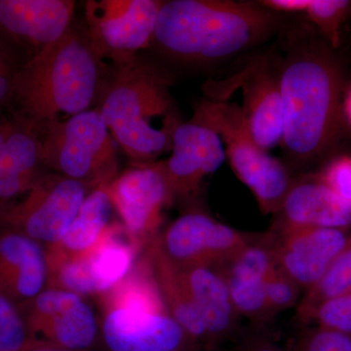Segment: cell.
<instances>
[{"label":"cell","mask_w":351,"mask_h":351,"mask_svg":"<svg viewBox=\"0 0 351 351\" xmlns=\"http://www.w3.org/2000/svg\"><path fill=\"white\" fill-rule=\"evenodd\" d=\"M112 71L86 29L73 24L59 40L16 69L9 106L14 119L38 132L61 113L87 112L98 105Z\"/></svg>","instance_id":"obj_1"},{"label":"cell","mask_w":351,"mask_h":351,"mask_svg":"<svg viewBox=\"0 0 351 351\" xmlns=\"http://www.w3.org/2000/svg\"><path fill=\"white\" fill-rule=\"evenodd\" d=\"M262 6L221 0L163 1L152 43L186 64L226 59L257 43L274 27Z\"/></svg>","instance_id":"obj_2"},{"label":"cell","mask_w":351,"mask_h":351,"mask_svg":"<svg viewBox=\"0 0 351 351\" xmlns=\"http://www.w3.org/2000/svg\"><path fill=\"white\" fill-rule=\"evenodd\" d=\"M170 80L162 71L140 61L114 66L96 108L115 143L136 163L154 162L172 149L175 131L154 125L157 119L175 120Z\"/></svg>","instance_id":"obj_3"},{"label":"cell","mask_w":351,"mask_h":351,"mask_svg":"<svg viewBox=\"0 0 351 351\" xmlns=\"http://www.w3.org/2000/svg\"><path fill=\"white\" fill-rule=\"evenodd\" d=\"M282 108V144L295 158L320 151L331 132L336 86L326 64L307 53H294L278 78Z\"/></svg>","instance_id":"obj_4"},{"label":"cell","mask_w":351,"mask_h":351,"mask_svg":"<svg viewBox=\"0 0 351 351\" xmlns=\"http://www.w3.org/2000/svg\"><path fill=\"white\" fill-rule=\"evenodd\" d=\"M38 133L46 169L82 182L91 191L117 177V143L96 108L64 121L53 120Z\"/></svg>","instance_id":"obj_5"},{"label":"cell","mask_w":351,"mask_h":351,"mask_svg":"<svg viewBox=\"0 0 351 351\" xmlns=\"http://www.w3.org/2000/svg\"><path fill=\"white\" fill-rule=\"evenodd\" d=\"M191 122L216 132L226 145L233 172L248 186L265 214L280 211L292 184L283 164L261 149L252 138L241 108L218 101H203Z\"/></svg>","instance_id":"obj_6"},{"label":"cell","mask_w":351,"mask_h":351,"mask_svg":"<svg viewBox=\"0 0 351 351\" xmlns=\"http://www.w3.org/2000/svg\"><path fill=\"white\" fill-rule=\"evenodd\" d=\"M89 191L82 182L44 173L22 200L0 209V225L49 248L63 239Z\"/></svg>","instance_id":"obj_7"},{"label":"cell","mask_w":351,"mask_h":351,"mask_svg":"<svg viewBox=\"0 0 351 351\" xmlns=\"http://www.w3.org/2000/svg\"><path fill=\"white\" fill-rule=\"evenodd\" d=\"M163 1L158 0H90L86 3V31L97 54L114 66L128 63L152 43Z\"/></svg>","instance_id":"obj_8"},{"label":"cell","mask_w":351,"mask_h":351,"mask_svg":"<svg viewBox=\"0 0 351 351\" xmlns=\"http://www.w3.org/2000/svg\"><path fill=\"white\" fill-rule=\"evenodd\" d=\"M254 235L219 223L209 215L191 212L176 219L149 245L178 269H219Z\"/></svg>","instance_id":"obj_9"},{"label":"cell","mask_w":351,"mask_h":351,"mask_svg":"<svg viewBox=\"0 0 351 351\" xmlns=\"http://www.w3.org/2000/svg\"><path fill=\"white\" fill-rule=\"evenodd\" d=\"M19 307L34 341L77 351L101 343V321L82 295L46 288Z\"/></svg>","instance_id":"obj_10"},{"label":"cell","mask_w":351,"mask_h":351,"mask_svg":"<svg viewBox=\"0 0 351 351\" xmlns=\"http://www.w3.org/2000/svg\"><path fill=\"white\" fill-rule=\"evenodd\" d=\"M129 239L145 250L156 239L174 197L159 162L135 163L106 184Z\"/></svg>","instance_id":"obj_11"},{"label":"cell","mask_w":351,"mask_h":351,"mask_svg":"<svg viewBox=\"0 0 351 351\" xmlns=\"http://www.w3.org/2000/svg\"><path fill=\"white\" fill-rule=\"evenodd\" d=\"M101 343L108 351H205L168 313L104 311Z\"/></svg>","instance_id":"obj_12"},{"label":"cell","mask_w":351,"mask_h":351,"mask_svg":"<svg viewBox=\"0 0 351 351\" xmlns=\"http://www.w3.org/2000/svg\"><path fill=\"white\" fill-rule=\"evenodd\" d=\"M350 239L346 230L326 228H281L274 232L277 267L301 290H309L324 276Z\"/></svg>","instance_id":"obj_13"},{"label":"cell","mask_w":351,"mask_h":351,"mask_svg":"<svg viewBox=\"0 0 351 351\" xmlns=\"http://www.w3.org/2000/svg\"><path fill=\"white\" fill-rule=\"evenodd\" d=\"M226 157L216 132L191 121L181 122L173 135L172 156L159 164L175 199L195 195L204 178L216 172Z\"/></svg>","instance_id":"obj_14"},{"label":"cell","mask_w":351,"mask_h":351,"mask_svg":"<svg viewBox=\"0 0 351 351\" xmlns=\"http://www.w3.org/2000/svg\"><path fill=\"white\" fill-rule=\"evenodd\" d=\"M47 252L43 244L17 230L0 232V293L18 306L47 288Z\"/></svg>","instance_id":"obj_15"},{"label":"cell","mask_w":351,"mask_h":351,"mask_svg":"<svg viewBox=\"0 0 351 351\" xmlns=\"http://www.w3.org/2000/svg\"><path fill=\"white\" fill-rule=\"evenodd\" d=\"M75 8L69 0H0V27L38 53L69 31Z\"/></svg>","instance_id":"obj_16"},{"label":"cell","mask_w":351,"mask_h":351,"mask_svg":"<svg viewBox=\"0 0 351 351\" xmlns=\"http://www.w3.org/2000/svg\"><path fill=\"white\" fill-rule=\"evenodd\" d=\"M234 82L243 86L241 108L256 144L267 152L282 144L283 120L278 78L261 62L242 71Z\"/></svg>","instance_id":"obj_17"},{"label":"cell","mask_w":351,"mask_h":351,"mask_svg":"<svg viewBox=\"0 0 351 351\" xmlns=\"http://www.w3.org/2000/svg\"><path fill=\"white\" fill-rule=\"evenodd\" d=\"M281 228H326L346 230L351 226V204L324 182L293 184L280 208Z\"/></svg>","instance_id":"obj_18"},{"label":"cell","mask_w":351,"mask_h":351,"mask_svg":"<svg viewBox=\"0 0 351 351\" xmlns=\"http://www.w3.org/2000/svg\"><path fill=\"white\" fill-rule=\"evenodd\" d=\"M179 269L202 317L213 348L232 336L239 321V313L233 304L228 285L221 272L214 267Z\"/></svg>","instance_id":"obj_19"},{"label":"cell","mask_w":351,"mask_h":351,"mask_svg":"<svg viewBox=\"0 0 351 351\" xmlns=\"http://www.w3.org/2000/svg\"><path fill=\"white\" fill-rule=\"evenodd\" d=\"M13 120L0 158V209L24 196L45 173L38 132Z\"/></svg>","instance_id":"obj_20"},{"label":"cell","mask_w":351,"mask_h":351,"mask_svg":"<svg viewBox=\"0 0 351 351\" xmlns=\"http://www.w3.org/2000/svg\"><path fill=\"white\" fill-rule=\"evenodd\" d=\"M145 256L167 313L197 345L205 351H211L204 322L180 269L149 244L145 249Z\"/></svg>","instance_id":"obj_21"},{"label":"cell","mask_w":351,"mask_h":351,"mask_svg":"<svg viewBox=\"0 0 351 351\" xmlns=\"http://www.w3.org/2000/svg\"><path fill=\"white\" fill-rule=\"evenodd\" d=\"M114 210L106 184L90 191L83 201L80 211L61 239L50 250L64 256H78L87 253L100 241L104 233L112 225Z\"/></svg>","instance_id":"obj_22"},{"label":"cell","mask_w":351,"mask_h":351,"mask_svg":"<svg viewBox=\"0 0 351 351\" xmlns=\"http://www.w3.org/2000/svg\"><path fill=\"white\" fill-rule=\"evenodd\" d=\"M351 289V237L345 248L332 261L324 276L309 289L297 306V317L311 322L314 311L323 302L348 292Z\"/></svg>","instance_id":"obj_23"},{"label":"cell","mask_w":351,"mask_h":351,"mask_svg":"<svg viewBox=\"0 0 351 351\" xmlns=\"http://www.w3.org/2000/svg\"><path fill=\"white\" fill-rule=\"evenodd\" d=\"M32 341L19 306L0 293V351H22Z\"/></svg>","instance_id":"obj_24"},{"label":"cell","mask_w":351,"mask_h":351,"mask_svg":"<svg viewBox=\"0 0 351 351\" xmlns=\"http://www.w3.org/2000/svg\"><path fill=\"white\" fill-rule=\"evenodd\" d=\"M265 291L271 317L299 304L298 299L301 288L283 270L279 269L277 265L265 280Z\"/></svg>","instance_id":"obj_25"},{"label":"cell","mask_w":351,"mask_h":351,"mask_svg":"<svg viewBox=\"0 0 351 351\" xmlns=\"http://www.w3.org/2000/svg\"><path fill=\"white\" fill-rule=\"evenodd\" d=\"M311 321H315L320 328L351 335V289L321 304Z\"/></svg>","instance_id":"obj_26"},{"label":"cell","mask_w":351,"mask_h":351,"mask_svg":"<svg viewBox=\"0 0 351 351\" xmlns=\"http://www.w3.org/2000/svg\"><path fill=\"white\" fill-rule=\"evenodd\" d=\"M295 351H351V335L318 327L300 339Z\"/></svg>","instance_id":"obj_27"},{"label":"cell","mask_w":351,"mask_h":351,"mask_svg":"<svg viewBox=\"0 0 351 351\" xmlns=\"http://www.w3.org/2000/svg\"><path fill=\"white\" fill-rule=\"evenodd\" d=\"M348 6V1L341 0H313L307 7L306 12L313 22L334 34L339 17Z\"/></svg>","instance_id":"obj_28"},{"label":"cell","mask_w":351,"mask_h":351,"mask_svg":"<svg viewBox=\"0 0 351 351\" xmlns=\"http://www.w3.org/2000/svg\"><path fill=\"white\" fill-rule=\"evenodd\" d=\"M325 184L339 197L351 204V159L343 158L328 168Z\"/></svg>","instance_id":"obj_29"},{"label":"cell","mask_w":351,"mask_h":351,"mask_svg":"<svg viewBox=\"0 0 351 351\" xmlns=\"http://www.w3.org/2000/svg\"><path fill=\"white\" fill-rule=\"evenodd\" d=\"M16 69L12 64L0 69V112L10 106L12 98L13 80Z\"/></svg>","instance_id":"obj_30"},{"label":"cell","mask_w":351,"mask_h":351,"mask_svg":"<svg viewBox=\"0 0 351 351\" xmlns=\"http://www.w3.org/2000/svg\"><path fill=\"white\" fill-rule=\"evenodd\" d=\"M260 5L271 10L283 12H302L306 11L311 1L309 0H267L260 2Z\"/></svg>","instance_id":"obj_31"},{"label":"cell","mask_w":351,"mask_h":351,"mask_svg":"<svg viewBox=\"0 0 351 351\" xmlns=\"http://www.w3.org/2000/svg\"><path fill=\"white\" fill-rule=\"evenodd\" d=\"M242 351H283L276 346V343L269 341V339H254L250 343H247Z\"/></svg>","instance_id":"obj_32"},{"label":"cell","mask_w":351,"mask_h":351,"mask_svg":"<svg viewBox=\"0 0 351 351\" xmlns=\"http://www.w3.org/2000/svg\"><path fill=\"white\" fill-rule=\"evenodd\" d=\"M13 125L14 120H8L0 117V158L3 154L7 138L12 131Z\"/></svg>","instance_id":"obj_33"},{"label":"cell","mask_w":351,"mask_h":351,"mask_svg":"<svg viewBox=\"0 0 351 351\" xmlns=\"http://www.w3.org/2000/svg\"><path fill=\"white\" fill-rule=\"evenodd\" d=\"M22 351H77L68 350V348H61V346H57L51 345V343H44V341H34L32 339L31 343H29L24 350Z\"/></svg>","instance_id":"obj_34"},{"label":"cell","mask_w":351,"mask_h":351,"mask_svg":"<svg viewBox=\"0 0 351 351\" xmlns=\"http://www.w3.org/2000/svg\"><path fill=\"white\" fill-rule=\"evenodd\" d=\"M10 62L7 59V56L5 54V51L2 49L1 46H0V69L4 68V66H9Z\"/></svg>","instance_id":"obj_35"},{"label":"cell","mask_w":351,"mask_h":351,"mask_svg":"<svg viewBox=\"0 0 351 351\" xmlns=\"http://www.w3.org/2000/svg\"><path fill=\"white\" fill-rule=\"evenodd\" d=\"M348 115H350V119L351 120V94H350V100H348Z\"/></svg>","instance_id":"obj_36"}]
</instances>
